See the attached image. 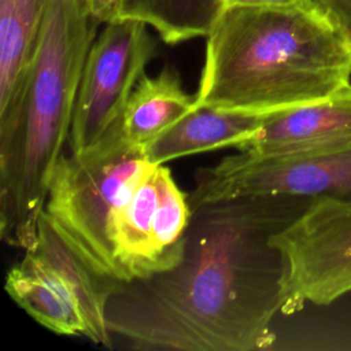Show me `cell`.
Returning <instances> with one entry per match:
<instances>
[{"mask_svg":"<svg viewBox=\"0 0 351 351\" xmlns=\"http://www.w3.org/2000/svg\"><path fill=\"white\" fill-rule=\"evenodd\" d=\"M99 22L82 0H52L37 36L23 95L0 128V236L30 251L53 169L70 136L77 92Z\"/></svg>","mask_w":351,"mask_h":351,"instance_id":"3957f363","label":"cell"},{"mask_svg":"<svg viewBox=\"0 0 351 351\" xmlns=\"http://www.w3.org/2000/svg\"><path fill=\"white\" fill-rule=\"evenodd\" d=\"M281 256L280 313L326 306L351 292V200L310 199L270 237Z\"/></svg>","mask_w":351,"mask_h":351,"instance_id":"5b68a950","label":"cell"},{"mask_svg":"<svg viewBox=\"0 0 351 351\" xmlns=\"http://www.w3.org/2000/svg\"><path fill=\"white\" fill-rule=\"evenodd\" d=\"M266 115L244 114L208 107H195L144 148V155L155 165L214 151L237 148L262 123Z\"/></svg>","mask_w":351,"mask_h":351,"instance_id":"7c38bea8","label":"cell"},{"mask_svg":"<svg viewBox=\"0 0 351 351\" xmlns=\"http://www.w3.org/2000/svg\"><path fill=\"white\" fill-rule=\"evenodd\" d=\"M339 29L351 49V0H315Z\"/></svg>","mask_w":351,"mask_h":351,"instance_id":"2e32d148","label":"cell"},{"mask_svg":"<svg viewBox=\"0 0 351 351\" xmlns=\"http://www.w3.org/2000/svg\"><path fill=\"white\" fill-rule=\"evenodd\" d=\"M351 84V49L315 5L225 7L206 36L195 107L270 115Z\"/></svg>","mask_w":351,"mask_h":351,"instance_id":"7a4b0ae2","label":"cell"},{"mask_svg":"<svg viewBox=\"0 0 351 351\" xmlns=\"http://www.w3.org/2000/svg\"><path fill=\"white\" fill-rule=\"evenodd\" d=\"M148 27L125 18L106 23L96 36L77 92L69 136L71 154L89 149L121 122L133 89L158 53Z\"/></svg>","mask_w":351,"mask_h":351,"instance_id":"52a82bcc","label":"cell"},{"mask_svg":"<svg viewBox=\"0 0 351 351\" xmlns=\"http://www.w3.org/2000/svg\"><path fill=\"white\" fill-rule=\"evenodd\" d=\"M225 7H248L266 10H293L315 5V0H222Z\"/></svg>","mask_w":351,"mask_h":351,"instance_id":"ac0fdd59","label":"cell"},{"mask_svg":"<svg viewBox=\"0 0 351 351\" xmlns=\"http://www.w3.org/2000/svg\"><path fill=\"white\" fill-rule=\"evenodd\" d=\"M222 8V0H126L122 19H138L176 45L206 37Z\"/></svg>","mask_w":351,"mask_h":351,"instance_id":"9a60e30c","label":"cell"},{"mask_svg":"<svg viewBox=\"0 0 351 351\" xmlns=\"http://www.w3.org/2000/svg\"><path fill=\"white\" fill-rule=\"evenodd\" d=\"M88 12L99 23H110L122 19L126 0H82Z\"/></svg>","mask_w":351,"mask_h":351,"instance_id":"e0dca14e","label":"cell"},{"mask_svg":"<svg viewBox=\"0 0 351 351\" xmlns=\"http://www.w3.org/2000/svg\"><path fill=\"white\" fill-rule=\"evenodd\" d=\"M8 296L34 321L63 336H88L80 304L64 280L36 252L25 251L4 285Z\"/></svg>","mask_w":351,"mask_h":351,"instance_id":"30bf717a","label":"cell"},{"mask_svg":"<svg viewBox=\"0 0 351 351\" xmlns=\"http://www.w3.org/2000/svg\"><path fill=\"white\" fill-rule=\"evenodd\" d=\"M307 203L291 196H247L192 210L180 262L125 282L112 295L106 310L110 333L137 348H270L282 269L270 237Z\"/></svg>","mask_w":351,"mask_h":351,"instance_id":"6da1fadb","label":"cell"},{"mask_svg":"<svg viewBox=\"0 0 351 351\" xmlns=\"http://www.w3.org/2000/svg\"><path fill=\"white\" fill-rule=\"evenodd\" d=\"M52 0H0V128L22 99L37 36Z\"/></svg>","mask_w":351,"mask_h":351,"instance_id":"4fadbf2b","label":"cell"},{"mask_svg":"<svg viewBox=\"0 0 351 351\" xmlns=\"http://www.w3.org/2000/svg\"><path fill=\"white\" fill-rule=\"evenodd\" d=\"M32 251L51 266L74 293L88 326L86 337L95 344L111 347L106 310L125 281L101 274L89 266L62 237L44 211L38 221L37 244Z\"/></svg>","mask_w":351,"mask_h":351,"instance_id":"9c48e42d","label":"cell"},{"mask_svg":"<svg viewBox=\"0 0 351 351\" xmlns=\"http://www.w3.org/2000/svg\"><path fill=\"white\" fill-rule=\"evenodd\" d=\"M158 166L110 217L108 239L125 282L165 271L154 244V218L159 203Z\"/></svg>","mask_w":351,"mask_h":351,"instance_id":"8fae6325","label":"cell"},{"mask_svg":"<svg viewBox=\"0 0 351 351\" xmlns=\"http://www.w3.org/2000/svg\"><path fill=\"white\" fill-rule=\"evenodd\" d=\"M156 166L125 140L119 122L89 149L62 154L44 213L89 266L123 281L108 239L110 217Z\"/></svg>","mask_w":351,"mask_h":351,"instance_id":"277c9868","label":"cell"},{"mask_svg":"<svg viewBox=\"0 0 351 351\" xmlns=\"http://www.w3.org/2000/svg\"><path fill=\"white\" fill-rule=\"evenodd\" d=\"M351 145V84L302 107L266 115L239 151L259 156H310Z\"/></svg>","mask_w":351,"mask_h":351,"instance_id":"ba28073f","label":"cell"},{"mask_svg":"<svg viewBox=\"0 0 351 351\" xmlns=\"http://www.w3.org/2000/svg\"><path fill=\"white\" fill-rule=\"evenodd\" d=\"M291 196L351 200V145L310 156H259L239 151L195 171L191 210L247 197Z\"/></svg>","mask_w":351,"mask_h":351,"instance_id":"8992f818","label":"cell"},{"mask_svg":"<svg viewBox=\"0 0 351 351\" xmlns=\"http://www.w3.org/2000/svg\"><path fill=\"white\" fill-rule=\"evenodd\" d=\"M193 108L195 95L185 92L176 67L166 66L156 75L144 74L137 82L121 119L122 134L129 144L144 151Z\"/></svg>","mask_w":351,"mask_h":351,"instance_id":"5bb4252c","label":"cell"}]
</instances>
